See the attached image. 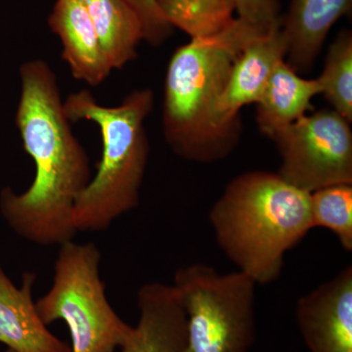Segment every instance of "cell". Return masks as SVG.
<instances>
[{
    "label": "cell",
    "mask_w": 352,
    "mask_h": 352,
    "mask_svg": "<svg viewBox=\"0 0 352 352\" xmlns=\"http://www.w3.org/2000/svg\"><path fill=\"white\" fill-rule=\"evenodd\" d=\"M21 97L16 113L25 151L36 166L23 193L0 191V212L23 239L39 245L74 240V208L91 180L89 157L69 126L54 72L43 60L20 68Z\"/></svg>",
    "instance_id": "1"
},
{
    "label": "cell",
    "mask_w": 352,
    "mask_h": 352,
    "mask_svg": "<svg viewBox=\"0 0 352 352\" xmlns=\"http://www.w3.org/2000/svg\"><path fill=\"white\" fill-rule=\"evenodd\" d=\"M309 194L270 171H249L229 182L208 220L238 271L256 285L278 279L287 252L314 229Z\"/></svg>",
    "instance_id": "2"
},
{
    "label": "cell",
    "mask_w": 352,
    "mask_h": 352,
    "mask_svg": "<svg viewBox=\"0 0 352 352\" xmlns=\"http://www.w3.org/2000/svg\"><path fill=\"white\" fill-rule=\"evenodd\" d=\"M261 34L236 18L220 34L191 39L175 51L166 72L163 126L176 155L212 163L237 145L239 135L220 126L215 107L241 51Z\"/></svg>",
    "instance_id": "3"
},
{
    "label": "cell",
    "mask_w": 352,
    "mask_h": 352,
    "mask_svg": "<svg viewBox=\"0 0 352 352\" xmlns=\"http://www.w3.org/2000/svg\"><path fill=\"white\" fill-rule=\"evenodd\" d=\"M153 107L151 89L135 90L113 107L101 105L85 89L69 94L64 101L69 122H95L103 143L96 175L74 208L78 232L106 230L138 207L150 151L144 122Z\"/></svg>",
    "instance_id": "4"
},
{
    "label": "cell",
    "mask_w": 352,
    "mask_h": 352,
    "mask_svg": "<svg viewBox=\"0 0 352 352\" xmlns=\"http://www.w3.org/2000/svg\"><path fill=\"white\" fill-rule=\"evenodd\" d=\"M100 261V250L94 243H64L51 288L36 302L46 326L59 320L67 324L72 352H116L133 331L109 302Z\"/></svg>",
    "instance_id": "5"
},
{
    "label": "cell",
    "mask_w": 352,
    "mask_h": 352,
    "mask_svg": "<svg viewBox=\"0 0 352 352\" xmlns=\"http://www.w3.org/2000/svg\"><path fill=\"white\" fill-rule=\"evenodd\" d=\"M185 314L189 352H249L256 340V284L240 271L208 264L176 271L173 283Z\"/></svg>",
    "instance_id": "6"
},
{
    "label": "cell",
    "mask_w": 352,
    "mask_h": 352,
    "mask_svg": "<svg viewBox=\"0 0 352 352\" xmlns=\"http://www.w3.org/2000/svg\"><path fill=\"white\" fill-rule=\"evenodd\" d=\"M273 140L282 159L277 173L296 188L352 185L351 122L333 109L303 116Z\"/></svg>",
    "instance_id": "7"
},
{
    "label": "cell",
    "mask_w": 352,
    "mask_h": 352,
    "mask_svg": "<svg viewBox=\"0 0 352 352\" xmlns=\"http://www.w3.org/2000/svg\"><path fill=\"white\" fill-rule=\"evenodd\" d=\"M298 330L309 352H352V267L296 302Z\"/></svg>",
    "instance_id": "8"
},
{
    "label": "cell",
    "mask_w": 352,
    "mask_h": 352,
    "mask_svg": "<svg viewBox=\"0 0 352 352\" xmlns=\"http://www.w3.org/2000/svg\"><path fill=\"white\" fill-rule=\"evenodd\" d=\"M286 55L281 21L245 44L215 107V118L220 126L240 135V111L258 102L271 74L280 62L286 60Z\"/></svg>",
    "instance_id": "9"
},
{
    "label": "cell",
    "mask_w": 352,
    "mask_h": 352,
    "mask_svg": "<svg viewBox=\"0 0 352 352\" xmlns=\"http://www.w3.org/2000/svg\"><path fill=\"white\" fill-rule=\"evenodd\" d=\"M136 302L138 324L120 352H189L186 314L173 285H143Z\"/></svg>",
    "instance_id": "10"
},
{
    "label": "cell",
    "mask_w": 352,
    "mask_h": 352,
    "mask_svg": "<svg viewBox=\"0 0 352 352\" xmlns=\"http://www.w3.org/2000/svg\"><path fill=\"white\" fill-rule=\"evenodd\" d=\"M34 272L23 273L16 286L0 264V342L16 352H72L39 317L32 291Z\"/></svg>",
    "instance_id": "11"
},
{
    "label": "cell",
    "mask_w": 352,
    "mask_h": 352,
    "mask_svg": "<svg viewBox=\"0 0 352 352\" xmlns=\"http://www.w3.org/2000/svg\"><path fill=\"white\" fill-rule=\"evenodd\" d=\"M48 24L61 39L62 56L74 78L91 87L101 85L113 69L102 50L85 1L56 0Z\"/></svg>",
    "instance_id": "12"
},
{
    "label": "cell",
    "mask_w": 352,
    "mask_h": 352,
    "mask_svg": "<svg viewBox=\"0 0 352 352\" xmlns=\"http://www.w3.org/2000/svg\"><path fill=\"white\" fill-rule=\"evenodd\" d=\"M352 0H292L281 31L287 45L286 63L307 73L323 47L333 24L351 9Z\"/></svg>",
    "instance_id": "13"
},
{
    "label": "cell",
    "mask_w": 352,
    "mask_h": 352,
    "mask_svg": "<svg viewBox=\"0 0 352 352\" xmlns=\"http://www.w3.org/2000/svg\"><path fill=\"white\" fill-rule=\"evenodd\" d=\"M320 92L316 78H303L285 60L280 62L256 102L259 129L268 138H274L280 131L307 115L312 99Z\"/></svg>",
    "instance_id": "14"
},
{
    "label": "cell",
    "mask_w": 352,
    "mask_h": 352,
    "mask_svg": "<svg viewBox=\"0 0 352 352\" xmlns=\"http://www.w3.org/2000/svg\"><path fill=\"white\" fill-rule=\"evenodd\" d=\"M97 36L113 69L135 59L144 41L142 23L126 0H83Z\"/></svg>",
    "instance_id": "15"
},
{
    "label": "cell",
    "mask_w": 352,
    "mask_h": 352,
    "mask_svg": "<svg viewBox=\"0 0 352 352\" xmlns=\"http://www.w3.org/2000/svg\"><path fill=\"white\" fill-rule=\"evenodd\" d=\"M156 3L171 27L191 39L219 34L236 19L234 0H156Z\"/></svg>",
    "instance_id": "16"
},
{
    "label": "cell",
    "mask_w": 352,
    "mask_h": 352,
    "mask_svg": "<svg viewBox=\"0 0 352 352\" xmlns=\"http://www.w3.org/2000/svg\"><path fill=\"white\" fill-rule=\"evenodd\" d=\"M320 94L332 109L347 122L352 120V36L351 31L339 34L329 48L323 72L316 78Z\"/></svg>",
    "instance_id": "17"
},
{
    "label": "cell",
    "mask_w": 352,
    "mask_h": 352,
    "mask_svg": "<svg viewBox=\"0 0 352 352\" xmlns=\"http://www.w3.org/2000/svg\"><path fill=\"white\" fill-rule=\"evenodd\" d=\"M312 226L335 234L346 252L352 251V185L342 184L309 194Z\"/></svg>",
    "instance_id": "18"
},
{
    "label": "cell",
    "mask_w": 352,
    "mask_h": 352,
    "mask_svg": "<svg viewBox=\"0 0 352 352\" xmlns=\"http://www.w3.org/2000/svg\"><path fill=\"white\" fill-rule=\"evenodd\" d=\"M238 19L259 32L270 31L281 21L278 0H234Z\"/></svg>",
    "instance_id": "19"
},
{
    "label": "cell",
    "mask_w": 352,
    "mask_h": 352,
    "mask_svg": "<svg viewBox=\"0 0 352 352\" xmlns=\"http://www.w3.org/2000/svg\"><path fill=\"white\" fill-rule=\"evenodd\" d=\"M142 23L144 39L153 45H159L168 38L171 25L160 11L156 0H126Z\"/></svg>",
    "instance_id": "20"
},
{
    "label": "cell",
    "mask_w": 352,
    "mask_h": 352,
    "mask_svg": "<svg viewBox=\"0 0 352 352\" xmlns=\"http://www.w3.org/2000/svg\"><path fill=\"white\" fill-rule=\"evenodd\" d=\"M2 352H16L15 351H13V349H6V351Z\"/></svg>",
    "instance_id": "21"
}]
</instances>
